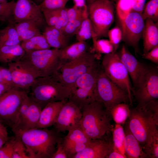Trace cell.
I'll return each instance as SVG.
<instances>
[{"mask_svg": "<svg viewBox=\"0 0 158 158\" xmlns=\"http://www.w3.org/2000/svg\"><path fill=\"white\" fill-rule=\"evenodd\" d=\"M14 133L24 143L29 158H51L57 143L63 136L54 128H35Z\"/></svg>", "mask_w": 158, "mask_h": 158, "instance_id": "cell-1", "label": "cell"}, {"mask_svg": "<svg viewBox=\"0 0 158 158\" xmlns=\"http://www.w3.org/2000/svg\"><path fill=\"white\" fill-rule=\"evenodd\" d=\"M82 116L80 127L91 139L101 138L111 134L112 119L110 112L104 106L93 101L81 109Z\"/></svg>", "mask_w": 158, "mask_h": 158, "instance_id": "cell-2", "label": "cell"}, {"mask_svg": "<svg viewBox=\"0 0 158 158\" xmlns=\"http://www.w3.org/2000/svg\"><path fill=\"white\" fill-rule=\"evenodd\" d=\"M30 90L29 96L40 106L42 109L49 103L67 100L71 94V89L53 75L38 77Z\"/></svg>", "mask_w": 158, "mask_h": 158, "instance_id": "cell-3", "label": "cell"}, {"mask_svg": "<svg viewBox=\"0 0 158 158\" xmlns=\"http://www.w3.org/2000/svg\"><path fill=\"white\" fill-rule=\"evenodd\" d=\"M128 119V126L142 150L154 138L158 137V124L144 107L136 106L130 109Z\"/></svg>", "mask_w": 158, "mask_h": 158, "instance_id": "cell-4", "label": "cell"}, {"mask_svg": "<svg viewBox=\"0 0 158 158\" xmlns=\"http://www.w3.org/2000/svg\"><path fill=\"white\" fill-rule=\"evenodd\" d=\"M100 57L94 52L87 51L79 57L63 63L53 75L71 89L77 80L89 70Z\"/></svg>", "mask_w": 158, "mask_h": 158, "instance_id": "cell-5", "label": "cell"}, {"mask_svg": "<svg viewBox=\"0 0 158 158\" xmlns=\"http://www.w3.org/2000/svg\"><path fill=\"white\" fill-rule=\"evenodd\" d=\"M87 12L97 39L107 37L114 19L115 6L110 0H100L88 4Z\"/></svg>", "mask_w": 158, "mask_h": 158, "instance_id": "cell-6", "label": "cell"}, {"mask_svg": "<svg viewBox=\"0 0 158 158\" xmlns=\"http://www.w3.org/2000/svg\"><path fill=\"white\" fill-rule=\"evenodd\" d=\"M96 99L102 103L108 111L118 104H131L128 93L113 82L101 68L97 77Z\"/></svg>", "mask_w": 158, "mask_h": 158, "instance_id": "cell-7", "label": "cell"}, {"mask_svg": "<svg viewBox=\"0 0 158 158\" xmlns=\"http://www.w3.org/2000/svg\"><path fill=\"white\" fill-rule=\"evenodd\" d=\"M61 49H49L25 52L22 59L29 62L37 71L39 77L52 75L62 64Z\"/></svg>", "mask_w": 158, "mask_h": 158, "instance_id": "cell-8", "label": "cell"}, {"mask_svg": "<svg viewBox=\"0 0 158 158\" xmlns=\"http://www.w3.org/2000/svg\"><path fill=\"white\" fill-rule=\"evenodd\" d=\"M28 96L26 92L14 88L0 96V121L9 127L13 132L17 127L20 107Z\"/></svg>", "mask_w": 158, "mask_h": 158, "instance_id": "cell-9", "label": "cell"}, {"mask_svg": "<svg viewBox=\"0 0 158 158\" xmlns=\"http://www.w3.org/2000/svg\"><path fill=\"white\" fill-rule=\"evenodd\" d=\"M102 67L106 75L128 93L132 104L134 89L128 73L118 54L115 53L105 54L102 61Z\"/></svg>", "mask_w": 158, "mask_h": 158, "instance_id": "cell-10", "label": "cell"}, {"mask_svg": "<svg viewBox=\"0 0 158 158\" xmlns=\"http://www.w3.org/2000/svg\"><path fill=\"white\" fill-rule=\"evenodd\" d=\"M122 32V40L133 47L137 52L139 42L142 36L145 20L142 16L136 12H130L123 20H120Z\"/></svg>", "mask_w": 158, "mask_h": 158, "instance_id": "cell-11", "label": "cell"}, {"mask_svg": "<svg viewBox=\"0 0 158 158\" xmlns=\"http://www.w3.org/2000/svg\"><path fill=\"white\" fill-rule=\"evenodd\" d=\"M8 65L15 87L28 93L35 80L39 77L37 71L29 62L23 59Z\"/></svg>", "mask_w": 158, "mask_h": 158, "instance_id": "cell-12", "label": "cell"}, {"mask_svg": "<svg viewBox=\"0 0 158 158\" xmlns=\"http://www.w3.org/2000/svg\"><path fill=\"white\" fill-rule=\"evenodd\" d=\"M139 107H144L158 98V73L156 68H149L138 87L133 92Z\"/></svg>", "mask_w": 158, "mask_h": 158, "instance_id": "cell-13", "label": "cell"}, {"mask_svg": "<svg viewBox=\"0 0 158 158\" xmlns=\"http://www.w3.org/2000/svg\"><path fill=\"white\" fill-rule=\"evenodd\" d=\"M82 116L80 109L73 102L67 100L63 104L56 120L53 125V128L60 133L80 127Z\"/></svg>", "mask_w": 158, "mask_h": 158, "instance_id": "cell-14", "label": "cell"}, {"mask_svg": "<svg viewBox=\"0 0 158 158\" xmlns=\"http://www.w3.org/2000/svg\"><path fill=\"white\" fill-rule=\"evenodd\" d=\"M14 23L32 20L42 26L46 22L39 5L31 0H17L13 14Z\"/></svg>", "mask_w": 158, "mask_h": 158, "instance_id": "cell-15", "label": "cell"}, {"mask_svg": "<svg viewBox=\"0 0 158 158\" xmlns=\"http://www.w3.org/2000/svg\"><path fill=\"white\" fill-rule=\"evenodd\" d=\"M124 65L136 89L149 68L139 61L123 45L118 54Z\"/></svg>", "mask_w": 158, "mask_h": 158, "instance_id": "cell-16", "label": "cell"}, {"mask_svg": "<svg viewBox=\"0 0 158 158\" xmlns=\"http://www.w3.org/2000/svg\"><path fill=\"white\" fill-rule=\"evenodd\" d=\"M114 146L111 134L101 138L91 139L85 148L73 158H107Z\"/></svg>", "mask_w": 158, "mask_h": 158, "instance_id": "cell-17", "label": "cell"}, {"mask_svg": "<svg viewBox=\"0 0 158 158\" xmlns=\"http://www.w3.org/2000/svg\"><path fill=\"white\" fill-rule=\"evenodd\" d=\"M61 139L68 158H73L83 150L90 142V139L80 127L71 129Z\"/></svg>", "mask_w": 158, "mask_h": 158, "instance_id": "cell-18", "label": "cell"}, {"mask_svg": "<svg viewBox=\"0 0 158 158\" xmlns=\"http://www.w3.org/2000/svg\"><path fill=\"white\" fill-rule=\"evenodd\" d=\"M67 101L54 102L47 105L42 110L36 128H47L53 126L62 106Z\"/></svg>", "mask_w": 158, "mask_h": 158, "instance_id": "cell-19", "label": "cell"}, {"mask_svg": "<svg viewBox=\"0 0 158 158\" xmlns=\"http://www.w3.org/2000/svg\"><path fill=\"white\" fill-rule=\"evenodd\" d=\"M124 128L125 139L124 148L127 158H145L148 156L143 151L138 141L129 129L127 123H125Z\"/></svg>", "mask_w": 158, "mask_h": 158, "instance_id": "cell-20", "label": "cell"}, {"mask_svg": "<svg viewBox=\"0 0 158 158\" xmlns=\"http://www.w3.org/2000/svg\"><path fill=\"white\" fill-rule=\"evenodd\" d=\"M100 68L101 67L97 61L89 70L77 80L71 88L76 87L87 90L93 93L96 98L97 77Z\"/></svg>", "mask_w": 158, "mask_h": 158, "instance_id": "cell-21", "label": "cell"}, {"mask_svg": "<svg viewBox=\"0 0 158 158\" xmlns=\"http://www.w3.org/2000/svg\"><path fill=\"white\" fill-rule=\"evenodd\" d=\"M145 20L142 35L143 53L147 52L158 45V22L155 23L149 18H146Z\"/></svg>", "mask_w": 158, "mask_h": 158, "instance_id": "cell-22", "label": "cell"}, {"mask_svg": "<svg viewBox=\"0 0 158 158\" xmlns=\"http://www.w3.org/2000/svg\"><path fill=\"white\" fill-rule=\"evenodd\" d=\"M29 97L30 103L27 113L23 123L17 130L24 131L37 127L42 109L37 103Z\"/></svg>", "mask_w": 158, "mask_h": 158, "instance_id": "cell-23", "label": "cell"}, {"mask_svg": "<svg viewBox=\"0 0 158 158\" xmlns=\"http://www.w3.org/2000/svg\"><path fill=\"white\" fill-rule=\"evenodd\" d=\"M42 34L51 47L61 49L68 45L69 38L54 27H47Z\"/></svg>", "mask_w": 158, "mask_h": 158, "instance_id": "cell-24", "label": "cell"}, {"mask_svg": "<svg viewBox=\"0 0 158 158\" xmlns=\"http://www.w3.org/2000/svg\"><path fill=\"white\" fill-rule=\"evenodd\" d=\"M87 49L86 41H77L61 49L62 64L79 57L87 52Z\"/></svg>", "mask_w": 158, "mask_h": 158, "instance_id": "cell-25", "label": "cell"}, {"mask_svg": "<svg viewBox=\"0 0 158 158\" xmlns=\"http://www.w3.org/2000/svg\"><path fill=\"white\" fill-rule=\"evenodd\" d=\"M25 51L20 44L14 46L0 47V62L8 63L20 60Z\"/></svg>", "mask_w": 158, "mask_h": 158, "instance_id": "cell-26", "label": "cell"}, {"mask_svg": "<svg viewBox=\"0 0 158 158\" xmlns=\"http://www.w3.org/2000/svg\"><path fill=\"white\" fill-rule=\"evenodd\" d=\"M13 23L0 30V47L20 44L21 42Z\"/></svg>", "mask_w": 158, "mask_h": 158, "instance_id": "cell-27", "label": "cell"}, {"mask_svg": "<svg viewBox=\"0 0 158 158\" xmlns=\"http://www.w3.org/2000/svg\"><path fill=\"white\" fill-rule=\"evenodd\" d=\"M20 44L25 52H32L51 48L44 36L42 34L22 42Z\"/></svg>", "mask_w": 158, "mask_h": 158, "instance_id": "cell-28", "label": "cell"}, {"mask_svg": "<svg viewBox=\"0 0 158 158\" xmlns=\"http://www.w3.org/2000/svg\"><path fill=\"white\" fill-rule=\"evenodd\" d=\"M109 111L116 123L121 125L124 124L128 118L130 109L128 104L121 103L115 105Z\"/></svg>", "mask_w": 158, "mask_h": 158, "instance_id": "cell-29", "label": "cell"}, {"mask_svg": "<svg viewBox=\"0 0 158 158\" xmlns=\"http://www.w3.org/2000/svg\"><path fill=\"white\" fill-rule=\"evenodd\" d=\"M75 35L78 41H86L93 37H96L95 35L88 15L84 19Z\"/></svg>", "mask_w": 158, "mask_h": 158, "instance_id": "cell-30", "label": "cell"}, {"mask_svg": "<svg viewBox=\"0 0 158 158\" xmlns=\"http://www.w3.org/2000/svg\"><path fill=\"white\" fill-rule=\"evenodd\" d=\"M93 47L90 51L101 56L102 54H108L114 53L113 47L109 40L107 39L92 38Z\"/></svg>", "mask_w": 158, "mask_h": 158, "instance_id": "cell-31", "label": "cell"}, {"mask_svg": "<svg viewBox=\"0 0 158 158\" xmlns=\"http://www.w3.org/2000/svg\"><path fill=\"white\" fill-rule=\"evenodd\" d=\"M112 132L114 147L120 152L125 155L124 148L125 135L123 128L121 125L116 123Z\"/></svg>", "mask_w": 158, "mask_h": 158, "instance_id": "cell-32", "label": "cell"}, {"mask_svg": "<svg viewBox=\"0 0 158 158\" xmlns=\"http://www.w3.org/2000/svg\"><path fill=\"white\" fill-rule=\"evenodd\" d=\"M87 11L85 12L76 19L68 22L62 32L69 38L76 35L85 17L88 15Z\"/></svg>", "mask_w": 158, "mask_h": 158, "instance_id": "cell-33", "label": "cell"}, {"mask_svg": "<svg viewBox=\"0 0 158 158\" xmlns=\"http://www.w3.org/2000/svg\"><path fill=\"white\" fill-rule=\"evenodd\" d=\"M15 3L14 0L6 3H0V21L14 23L13 14Z\"/></svg>", "mask_w": 158, "mask_h": 158, "instance_id": "cell-34", "label": "cell"}, {"mask_svg": "<svg viewBox=\"0 0 158 158\" xmlns=\"http://www.w3.org/2000/svg\"><path fill=\"white\" fill-rule=\"evenodd\" d=\"M143 19L149 18L154 22L158 21V0H150L145 6L142 14Z\"/></svg>", "mask_w": 158, "mask_h": 158, "instance_id": "cell-35", "label": "cell"}, {"mask_svg": "<svg viewBox=\"0 0 158 158\" xmlns=\"http://www.w3.org/2000/svg\"><path fill=\"white\" fill-rule=\"evenodd\" d=\"M13 142L12 158H29L24 143L18 136L15 135Z\"/></svg>", "mask_w": 158, "mask_h": 158, "instance_id": "cell-36", "label": "cell"}, {"mask_svg": "<svg viewBox=\"0 0 158 158\" xmlns=\"http://www.w3.org/2000/svg\"><path fill=\"white\" fill-rule=\"evenodd\" d=\"M107 37L115 53L122 40V32L121 28L116 26L109 30L107 33Z\"/></svg>", "mask_w": 158, "mask_h": 158, "instance_id": "cell-37", "label": "cell"}, {"mask_svg": "<svg viewBox=\"0 0 158 158\" xmlns=\"http://www.w3.org/2000/svg\"><path fill=\"white\" fill-rule=\"evenodd\" d=\"M133 0H118L116 3L117 13L120 20L124 19L130 12Z\"/></svg>", "mask_w": 158, "mask_h": 158, "instance_id": "cell-38", "label": "cell"}, {"mask_svg": "<svg viewBox=\"0 0 158 158\" xmlns=\"http://www.w3.org/2000/svg\"><path fill=\"white\" fill-rule=\"evenodd\" d=\"M69 0H43L39 5L42 11L46 10H57L65 7Z\"/></svg>", "mask_w": 158, "mask_h": 158, "instance_id": "cell-39", "label": "cell"}, {"mask_svg": "<svg viewBox=\"0 0 158 158\" xmlns=\"http://www.w3.org/2000/svg\"><path fill=\"white\" fill-rule=\"evenodd\" d=\"M59 9L46 10L42 11L48 26L54 27L55 25L59 18Z\"/></svg>", "mask_w": 158, "mask_h": 158, "instance_id": "cell-40", "label": "cell"}, {"mask_svg": "<svg viewBox=\"0 0 158 158\" xmlns=\"http://www.w3.org/2000/svg\"><path fill=\"white\" fill-rule=\"evenodd\" d=\"M15 26L19 36L32 28L37 27L40 28L42 26L37 22L32 20L26 21L15 23Z\"/></svg>", "mask_w": 158, "mask_h": 158, "instance_id": "cell-41", "label": "cell"}, {"mask_svg": "<svg viewBox=\"0 0 158 158\" xmlns=\"http://www.w3.org/2000/svg\"><path fill=\"white\" fill-rule=\"evenodd\" d=\"M29 103L30 99L28 95L23 101L20 107L18 116L17 127L14 132L17 130L23 123L27 113Z\"/></svg>", "mask_w": 158, "mask_h": 158, "instance_id": "cell-42", "label": "cell"}, {"mask_svg": "<svg viewBox=\"0 0 158 158\" xmlns=\"http://www.w3.org/2000/svg\"><path fill=\"white\" fill-rule=\"evenodd\" d=\"M148 158H158V137L154 138L143 150Z\"/></svg>", "mask_w": 158, "mask_h": 158, "instance_id": "cell-43", "label": "cell"}, {"mask_svg": "<svg viewBox=\"0 0 158 158\" xmlns=\"http://www.w3.org/2000/svg\"><path fill=\"white\" fill-rule=\"evenodd\" d=\"M14 137L8 138L6 142L0 148V158H12Z\"/></svg>", "mask_w": 158, "mask_h": 158, "instance_id": "cell-44", "label": "cell"}, {"mask_svg": "<svg viewBox=\"0 0 158 158\" xmlns=\"http://www.w3.org/2000/svg\"><path fill=\"white\" fill-rule=\"evenodd\" d=\"M67 9L64 7L59 10V16L58 21L54 26L62 32L69 22Z\"/></svg>", "mask_w": 158, "mask_h": 158, "instance_id": "cell-45", "label": "cell"}, {"mask_svg": "<svg viewBox=\"0 0 158 158\" xmlns=\"http://www.w3.org/2000/svg\"><path fill=\"white\" fill-rule=\"evenodd\" d=\"M144 107L152 116L156 123L158 124V101L156 99L152 101Z\"/></svg>", "mask_w": 158, "mask_h": 158, "instance_id": "cell-46", "label": "cell"}, {"mask_svg": "<svg viewBox=\"0 0 158 158\" xmlns=\"http://www.w3.org/2000/svg\"><path fill=\"white\" fill-rule=\"evenodd\" d=\"M67 13L69 21L73 20L87 11V9H83L74 6L72 7L67 8Z\"/></svg>", "mask_w": 158, "mask_h": 158, "instance_id": "cell-47", "label": "cell"}, {"mask_svg": "<svg viewBox=\"0 0 158 158\" xmlns=\"http://www.w3.org/2000/svg\"><path fill=\"white\" fill-rule=\"evenodd\" d=\"M40 34L41 33L39 28L35 27L30 29L24 32L19 36V37L21 42Z\"/></svg>", "mask_w": 158, "mask_h": 158, "instance_id": "cell-48", "label": "cell"}, {"mask_svg": "<svg viewBox=\"0 0 158 158\" xmlns=\"http://www.w3.org/2000/svg\"><path fill=\"white\" fill-rule=\"evenodd\" d=\"M2 77L6 85L11 88L15 87L12 75L8 68L0 66Z\"/></svg>", "mask_w": 158, "mask_h": 158, "instance_id": "cell-49", "label": "cell"}, {"mask_svg": "<svg viewBox=\"0 0 158 158\" xmlns=\"http://www.w3.org/2000/svg\"><path fill=\"white\" fill-rule=\"evenodd\" d=\"M142 58L149 60L154 63H158V45L156 46L149 51L143 53Z\"/></svg>", "mask_w": 158, "mask_h": 158, "instance_id": "cell-50", "label": "cell"}, {"mask_svg": "<svg viewBox=\"0 0 158 158\" xmlns=\"http://www.w3.org/2000/svg\"><path fill=\"white\" fill-rule=\"evenodd\" d=\"M146 1V0H133L130 12L137 13L142 16Z\"/></svg>", "mask_w": 158, "mask_h": 158, "instance_id": "cell-51", "label": "cell"}, {"mask_svg": "<svg viewBox=\"0 0 158 158\" xmlns=\"http://www.w3.org/2000/svg\"><path fill=\"white\" fill-rule=\"evenodd\" d=\"M61 139L57 143L56 151L51 158H68L64 147L61 143Z\"/></svg>", "mask_w": 158, "mask_h": 158, "instance_id": "cell-52", "label": "cell"}, {"mask_svg": "<svg viewBox=\"0 0 158 158\" xmlns=\"http://www.w3.org/2000/svg\"><path fill=\"white\" fill-rule=\"evenodd\" d=\"M126 156L118 151L114 146L113 150L109 154L107 158H126Z\"/></svg>", "mask_w": 158, "mask_h": 158, "instance_id": "cell-53", "label": "cell"}, {"mask_svg": "<svg viewBox=\"0 0 158 158\" xmlns=\"http://www.w3.org/2000/svg\"><path fill=\"white\" fill-rule=\"evenodd\" d=\"M74 3V5L76 6L83 9H87V6L86 4L85 0H73Z\"/></svg>", "mask_w": 158, "mask_h": 158, "instance_id": "cell-54", "label": "cell"}, {"mask_svg": "<svg viewBox=\"0 0 158 158\" xmlns=\"http://www.w3.org/2000/svg\"><path fill=\"white\" fill-rule=\"evenodd\" d=\"M0 133L6 137H8V133L6 128L4 124L0 121Z\"/></svg>", "mask_w": 158, "mask_h": 158, "instance_id": "cell-55", "label": "cell"}, {"mask_svg": "<svg viewBox=\"0 0 158 158\" xmlns=\"http://www.w3.org/2000/svg\"><path fill=\"white\" fill-rule=\"evenodd\" d=\"M11 89L6 85L0 83V96Z\"/></svg>", "mask_w": 158, "mask_h": 158, "instance_id": "cell-56", "label": "cell"}, {"mask_svg": "<svg viewBox=\"0 0 158 158\" xmlns=\"http://www.w3.org/2000/svg\"><path fill=\"white\" fill-rule=\"evenodd\" d=\"M8 138V137L0 133V148L6 142Z\"/></svg>", "mask_w": 158, "mask_h": 158, "instance_id": "cell-57", "label": "cell"}, {"mask_svg": "<svg viewBox=\"0 0 158 158\" xmlns=\"http://www.w3.org/2000/svg\"><path fill=\"white\" fill-rule=\"evenodd\" d=\"M0 83L2 84H4V85H5L7 86L6 85V83H5V82L4 81V79L2 77L1 73V71L0 69Z\"/></svg>", "mask_w": 158, "mask_h": 158, "instance_id": "cell-58", "label": "cell"}, {"mask_svg": "<svg viewBox=\"0 0 158 158\" xmlns=\"http://www.w3.org/2000/svg\"><path fill=\"white\" fill-rule=\"evenodd\" d=\"M100 0H85L86 1L87 3L88 4H90L94 1Z\"/></svg>", "mask_w": 158, "mask_h": 158, "instance_id": "cell-59", "label": "cell"}, {"mask_svg": "<svg viewBox=\"0 0 158 158\" xmlns=\"http://www.w3.org/2000/svg\"><path fill=\"white\" fill-rule=\"evenodd\" d=\"M7 2V0H0V3H4Z\"/></svg>", "mask_w": 158, "mask_h": 158, "instance_id": "cell-60", "label": "cell"}, {"mask_svg": "<svg viewBox=\"0 0 158 158\" xmlns=\"http://www.w3.org/2000/svg\"><path fill=\"white\" fill-rule=\"evenodd\" d=\"M37 1L40 3H41L43 0H35Z\"/></svg>", "mask_w": 158, "mask_h": 158, "instance_id": "cell-61", "label": "cell"}, {"mask_svg": "<svg viewBox=\"0 0 158 158\" xmlns=\"http://www.w3.org/2000/svg\"><path fill=\"white\" fill-rule=\"evenodd\" d=\"M113 1L116 3L118 1V0H113Z\"/></svg>", "mask_w": 158, "mask_h": 158, "instance_id": "cell-62", "label": "cell"}]
</instances>
